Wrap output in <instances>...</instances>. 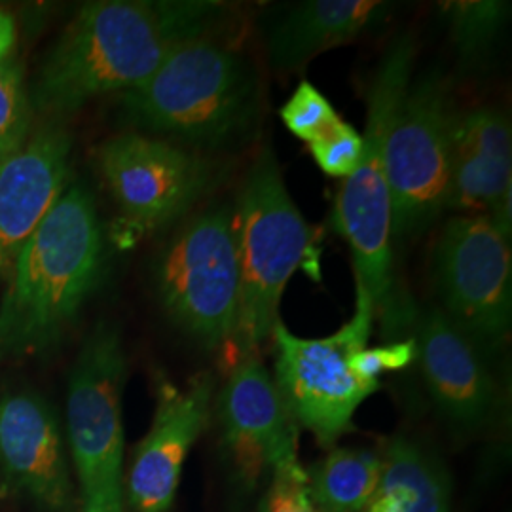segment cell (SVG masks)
I'll return each mask as SVG.
<instances>
[{
  "mask_svg": "<svg viewBox=\"0 0 512 512\" xmlns=\"http://www.w3.org/2000/svg\"><path fill=\"white\" fill-rule=\"evenodd\" d=\"M230 6L215 0H99L80 8L44 57L29 99L44 122L126 93L192 38L213 35Z\"/></svg>",
  "mask_w": 512,
  "mask_h": 512,
  "instance_id": "1",
  "label": "cell"
},
{
  "mask_svg": "<svg viewBox=\"0 0 512 512\" xmlns=\"http://www.w3.org/2000/svg\"><path fill=\"white\" fill-rule=\"evenodd\" d=\"M107 247L92 192L65 188L40 222L0 293V365L63 340L103 285Z\"/></svg>",
  "mask_w": 512,
  "mask_h": 512,
  "instance_id": "2",
  "label": "cell"
},
{
  "mask_svg": "<svg viewBox=\"0 0 512 512\" xmlns=\"http://www.w3.org/2000/svg\"><path fill=\"white\" fill-rule=\"evenodd\" d=\"M120 99L137 133L200 154L245 147L258 128L262 92L253 61L213 33L177 46Z\"/></svg>",
  "mask_w": 512,
  "mask_h": 512,
  "instance_id": "3",
  "label": "cell"
},
{
  "mask_svg": "<svg viewBox=\"0 0 512 512\" xmlns=\"http://www.w3.org/2000/svg\"><path fill=\"white\" fill-rule=\"evenodd\" d=\"M416 44L410 35L395 38L385 50L366 93L363 152L357 169L344 179L336 198V226L353 253L357 285L372 300L374 317L389 338L410 325V311L395 293L391 198L385 171V145L397 109L414 74Z\"/></svg>",
  "mask_w": 512,
  "mask_h": 512,
  "instance_id": "4",
  "label": "cell"
},
{
  "mask_svg": "<svg viewBox=\"0 0 512 512\" xmlns=\"http://www.w3.org/2000/svg\"><path fill=\"white\" fill-rule=\"evenodd\" d=\"M239 270V357L256 355L279 321L283 291L313 253V230L293 202L274 150L249 167L232 211Z\"/></svg>",
  "mask_w": 512,
  "mask_h": 512,
  "instance_id": "5",
  "label": "cell"
},
{
  "mask_svg": "<svg viewBox=\"0 0 512 512\" xmlns=\"http://www.w3.org/2000/svg\"><path fill=\"white\" fill-rule=\"evenodd\" d=\"M126 372L120 330L99 321L78 351L67 389V437L86 512H124Z\"/></svg>",
  "mask_w": 512,
  "mask_h": 512,
  "instance_id": "6",
  "label": "cell"
},
{
  "mask_svg": "<svg viewBox=\"0 0 512 512\" xmlns=\"http://www.w3.org/2000/svg\"><path fill=\"white\" fill-rule=\"evenodd\" d=\"M454 120L446 80L412 76L385 145L391 241L420 238L448 209Z\"/></svg>",
  "mask_w": 512,
  "mask_h": 512,
  "instance_id": "7",
  "label": "cell"
},
{
  "mask_svg": "<svg viewBox=\"0 0 512 512\" xmlns=\"http://www.w3.org/2000/svg\"><path fill=\"white\" fill-rule=\"evenodd\" d=\"M154 283L169 319L200 346L230 342L239 308L232 211L211 207L188 220L158 256Z\"/></svg>",
  "mask_w": 512,
  "mask_h": 512,
  "instance_id": "8",
  "label": "cell"
},
{
  "mask_svg": "<svg viewBox=\"0 0 512 512\" xmlns=\"http://www.w3.org/2000/svg\"><path fill=\"white\" fill-rule=\"evenodd\" d=\"M357 287L355 315L325 338H300L281 319L272 330L275 385L294 421L321 446H332L351 429L357 408L380 387L363 384L351 372V357L366 348L372 332L374 306Z\"/></svg>",
  "mask_w": 512,
  "mask_h": 512,
  "instance_id": "9",
  "label": "cell"
},
{
  "mask_svg": "<svg viewBox=\"0 0 512 512\" xmlns=\"http://www.w3.org/2000/svg\"><path fill=\"white\" fill-rule=\"evenodd\" d=\"M433 266L440 310L484 355L503 348L512 319L509 239L486 215H459L444 224Z\"/></svg>",
  "mask_w": 512,
  "mask_h": 512,
  "instance_id": "10",
  "label": "cell"
},
{
  "mask_svg": "<svg viewBox=\"0 0 512 512\" xmlns=\"http://www.w3.org/2000/svg\"><path fill=\"white\" fill-rule=\"evenodd\" d=\"M97 167L133 238L184 217L215 175L198 152L137 131L107 139L97 150Z\"/></svg>",
  "mask_w": 512,
  "mask_h": 512,
  "instance_id": "11",
  "label": "cell"
},
{
  "mask_svg": "<svg viewBox=\"0 0 512 512\" xmlns=\"http://www.w3.org/2000/svg\"><path fill=\"white\" fill-rule=\"evenodd\" d=\"M71 154V133L48 120L0 165V293L25 245L71 184Z\"/></svg>",
  "mask_w": 512,
  "mask_h": 512,
  "instance_id": "12",
  "label": "cell"
},
{
  "mask_svg": "<svg viewBox=\"0 0 512 512\" xmlns=\"http://www.w3.org/2000/svg\"><path fill=\"white\" fill-rule=\"evenodd\" d=\"M224 442L245 488L298 454V423L256 355L239 357L220 397Z\"/></svg>",
  "mask_w": 512,
  "mask_h": 512,
  "instance_id": "13",
  "label": "cell"
},
{
  "mask_svg": "<svg viewBox=\"0 0 512 512\" xmlns=\"http://www.w3.org/2000/svg\"><path fill=\"white\" fill-rule=\"evenodd\" d=\"M213 382L196 376L186 387L162 384L150 431L137 446L128 476L133 512H167L179 488L188 452L211 416Z\"/></svg>",
  "mask_w": 512,
  "mask_h": 512,
  "instance_id": "14",
  "label": "cell"
},
{
  "mask_svg": "<svg viewBox=\"0 0 512 512\" xmlns=\"http://www.w3.org/2000/svg\"><path fill=\"white\" fill-rule=\"evenodd\" d=\"M0 478L16 494L65 509L71 480L54 408L33 391L0 395Z\"/></svg>",
  "mask_w": 512,
  "mask_h": 512,
  "instance_id": "15",
  "label": "cell"
},
{
  "mask_svg": "<svg viewBox=\"0 0 512 512\" xmlns=\"http://www.w3.org/2000/svg\"><path fill=\"white\" fill-rule=\"evenodd\" d=\"M512 133L501 110L478 107L456 114L452 129L448 207L486 215L511 241Z\"/></svg>",
  "mask_w": 512,
  "mask_h": 512,
  "instance_id": "16",
  "label": "cell"
},
{
  "mask_svg": "<svg viewBox=\"0 0 512 512\" xmlns=\"http://www.w3.org/2000/svg\"><path fill=\"white\" fill-rule=\"evenodd\" d=\"M418 330L423 376L442 418L461 433L480 431L497 408V385L486 355L440 308L425 311Z\"/></svg>",
  "mask_w": 512,
  "mask_h": 512,
  "instance_id": "17",
  "label": "cell"
},
{
  "mask_svg": "<svg viewBox=\"0 0 512 512\" xmlns=\"http://www.w3.org/2000/svg\"><path fill=\"white\" fill-rule=\"evenodd\" d=\"M397 4L382 0H304L277 6L264 25L275 73H298L313 57L384 27Z\"/></svg>",
  "mask_w": 512,
  "mask_h": 512,
  "instance_id": "18",
  "label": "cell"
},
{
  "mask_svg": "<svg viewBox=\"0 0 512 512\" xmlns=\"http://www.w3.org/2000/svg\"><path fill=\"white\" fill-rule=\"evenodd\" d=\"M374 494L389 499L399 512H450L444 469L420 444L406 437H395L387 444Z\"/></svg>",
  "mask_w": 512,
  "mask_h": 512,
  "instance_id": "19",
  "label": "cell"
},
{
  "mask_svg": "<svg viewBox=\"0 0 512 512\" xmlns=\"http://www.w3.org/2000/svg\"><path fill=\"white\" fill-rule=\"evenodd\" d=\"M382 475V456L365 448H334L310 473V494L319 512H361Z\"/></svg>",
  "mask_w": 512,
  "mask_h": 512,
  "instance_id": "20",
  "label": "cell"
},
{
  "mask_svg": "<svg viewBox=\"0 0 512 512\" xmlns=\"http://www.w3.org/2000/svg\"><path fill=\"white\" fill-rule=\"evenodd\" d=\"M440 10L465 65H476L490 55L511 18V2L503 0H454L440 4Z\"/></svg>",
  "mask_w": 512,
  "mask_h": 512,
  "instance_id": "21",
  "label": "cell"
},
{
  "mask_svg": "<svg viewBox=\"0 0 512 512\" xmlns=\"http://www.w3.org/2000/svg\"><path fill=\"white\" fill-rule=\"evenodd\" d=\"M33 133V107L23 67L16 59L0 61V165Z\"/></svg>",
  "mask_w": 512,
  "mask_h": 512,
  "instance_id": "22",
  "label": "cell"
},
{
  "mask_svg": "<svg viewBox=\"0 0 512 512\" xmlns=\"http://www.w3.org/2000/svg\"><path fill=\"white\" fill-rule=\"evenodd\" d=\"M338 118L340 116L330 105L329 99L306 80L300 82L296 92L281 109L283 124L308 145L325 133Z\"/></svg>",
  "mask_w": 512,
  "mask_h": 512,
  "instance_id": "23",
  "label": "cell"
},
{
  "mask_svg": "<svg viewBox=\"0 0 512 512\" xmlns=\"http://www.w3.org/2000/svg\"><path fill=\"white\" fill-rule=\"evenodd\" d=\"M310 152L325 175L348 179L361 160L363 137L348 122L338 118L325 133L311 141Z\"/></svg>",
  "mask_w": 512,
  "mask_h": 512,
  "instance_id": "24",
  "label": "cell"
},
{
  "mask_svg": "<svg viewBox=\"0 0 512 512\" xmlns=\"http://www.w3.org/2000/svg\"><path fill=\"white\" fill-rule=\"evenodd\" d=\"M262 512H319L311 499L308 471L298 461V454L272 467V484Z\"/></svg>",
  "mask_w": 512,
  "mask_h": 512,
  "instance_id": "25",
  "label": "cell"
},
{
  "mask_svg": "<svg viewBox=\"0 0 512 512\" xmlns=\"http://www.w3.org/2000/svg\"><path fill=\"white\" fill-rule=\"evenodd\" d=\"M376 349H378L384 372L385 370H403L418 357L416 338H408L403 342H391L384 348Z\"/></svg>",
  "mask_w": 512,
  "mask_h": 512,
  "instance_id": "26",
  "label": "cell"
},
{
  "mask_svg": "<svg viewBox=\"0 0 512 512\" xmlns=\"http://www.w3.org/2000/svg\"><path fill=\"white\" fill-rule=\"evenodd\" d=\"M18 44V25L16 19L6 12L0 10V61L8 59Z\"/></svg>",
  "mask_w": 512,
  "mask_h": 512,
  "instance_id": "27",
  "label": "cell"
}]
</instances>
